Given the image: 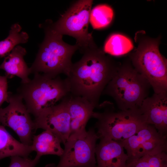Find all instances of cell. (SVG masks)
Returning a JSON list of instances; mask_svg holds the SVG:
<instances>
[{"label": "cell", "instance_id": "6da1fadb", "mask_svg": "<svg viewBox=\"0 0 167 167\" xmlns=\"http://www.w3.org/2000/svg\"><path fill=\"white\" fill-rule=\"evenodd\" d=\"M83 54L80 60L72 63L66 78L70 93L86 99L98 108L103 91L120 65L97 47Z\"/></svg>", "mask_w": 167, "mask_h": 167}, {"label": "cell", "instance_id": "7a4b0ae2", "mask_svg": "<svg viewBox=\"0 0 167 167\" xmlns=\"http://www.w3.org/2000/svg\"><path fill=\"white\" fill-rule=\"evenodd\" d=\"M45 37L32 66L31 74H41L55 78L61 74L68 75L72 63V57L78 49L76 45L64 42L63 36L54 31L48 21L44 25Z\"/></svg>", "mask_w": 167, "mask_h": 167}, {"label": "cell", "instance_id": "3957f363", "mask_svg": "<svg viewBox=\"0 0 167 167\" xmlns=\"http://www.w3.org/2000/svg\"><path fill=\"white\" fill-rule=\"evenodd\" d=\"M151 86L147 79L129 63L120 66L102 95L111 97L120 110L139 109L148 97Z\"/></svg>", "mask_w": 167, "mask_h": 167}, {"label": "cell", "instance_id": "277c9868", "mask_svg": "<svg viewBox=\"0 0 167 167\" xmlns=\"http://www.w3.org/2000/svg\"><path fill=\"white\" fill-rule=\"evenodd\" d=\"M17 91L29 113L35 118L68 95L70 89L66 78L62 79L59 75L52 78L36 74L29 82H21Z\"/></svg>", "mask_w": 167, "mask_h": 167}, {"label": "cell", "instance_id": "5b68a950", "mask_svg": "<svg viewBox=\"0 0 167 167\" xmlns=\"http://www.w3.org/2000/svg\"><path fill=\"white\" fill-rule=\"evenodd\" d=\"M101 112H93L92 118L97 121L95 127L100 138L121 142L128 139L148 124L139 109L116 111L112 103L99 105Z\"/></svg>", "mask_w": 167, "mask_h": 167}, {"label": "cell", "instance_id": "8992f818", "mask_svg": "<svg viewBox=\"0 0 167 167\" xmlns=\"http://www.w3.org/2000/svg\"><path fill=\"white\" fill-rule=\"evenodd\" d=\"M93 1H77L56 22L48 21L51 28L62 36L67 35L76 40L78 49L82 54L96 47L92 34L88 32L90 15Z\"/></svg>", "mask_w": 167, "mask_h": 167}, {"label": "cell", "instance_id": "52a82bcc", "mask_svg": "<svg viewBox=\"0 0 167 167\" xmlns=\"http://www.w3.org/2000/svg\"><path fill=\"white\" fill-rule=\"evenodd\" d=\"M158 43L148 40L140 43L131 55L132 65L149 83L154 93L167 92V62Z\"/></svg>", "mask_w": 167, "mask_h": 167}, {"label": "cell", "instance_id": "ba28073f", "mask_svg": "<svg viewBox=\"0 0 167 167\" xmlns=\"http://www.w3.org/2000/svg\"><path fill=\"white\" fill-rule=\"evenodd\" d=\"M100 137L94 128L71 135L65 143L58 164L45 167H96L97 140Z\"/></svg>", "mask_w": 167, "mask_h": 167}, {"label": "cell", "instance_id": "9c48e42d", "mask_svg": "<svg viewBox=\"0 0 167 167\" xmlns=\"http://www.w3.org/2000/svg\"><path fill=\"white\" fill-rule=\"evenodd\" d=\"M23 101L18 93H9L8 105L4 108H0V123L12 129L21 143L30 146L36 130L33 121Z\"/></svg>", "mask_w": 167, "mask_h": 167}, {"label": "cell", "instance_id": "30bf717a", "mask_svg": "<svg viewBox=\"0 0 167 167\" xmlns=\"http://www.w3.org/2000/svg\"><path fill=\"white\" fill-rule=\"evenodd\" d=\"M70 117L66 96L57 104L44 111L33 121L35 129L49 130L57 135L64 144L70 135Z\"/></svg>", "mask_w": 167, "mask_h": 167}, {"label": "cell", "instance_id": "8fae6325", "mask_svg": "<svg viewBox=\"0 0 167 167\" xmlns=\"http://www.w3.org/2000/svg\"><path fill=\"white\" fill-rule=\"evenodd\" d=\"M139 110L147 123L162 135L167 134V92L154 93L143 101Z\"/></svg>", "mask_w": 167, "mask_h": 167}, {"label": "cell", "instance_id": "7c38bea8", "mask_svg": "<svg viewBox=\"0 0 167 167\" xmlns=\"http://www.w3.org/2000/svg\"><path fill=\"white\" fill-rule=\"evenodd\" d=\"M96 144V167H126L128 156L120 142L100 138Z\"/></svg>", "mask_w": 167, "mask_h": 167}, {"label": "cell", "instance_id": "4fadbf2b", "mask_svg": "<svg viewBox=\"0 0 167 167\" xmlns=\"http://www.w3.org/2000/svg\"><path fill=\"white\" fill-rule=\"evenodd\" d=\"M66 106L70 117V135L86 131L95 106L86 99L70 93L66 96Z\"/></svg>", "mask_w": 167, "mask_h": 167}, {"label": "cell", "instance_id": "5bb4252c", "mask_svg": "<svg viewBox=\"0 0 167 167\" xmlns=\"http://www.w3.org/2000/svg\"><path fill=\"white\" fill-rule=\"evenodd\" d=\"M26 54L25 49L17 45L4 59L0 65V69L4 70L7 78L16 76L21 79V82L26 83L31 80L29 77L31 74L24 60Z\"/></svg>", "mask_w": 167, "mask_h": 167}, {"label": "cell", "instance_id": "9a60e30c", "mask_svg": "<svg viewBox=\"0 0 167 167\" xmlns=\"http://www.w3.org/2000/svg\"><path fill=\"white\" fill-rule=\"evenodd\" d=\"M62 141L53 132L45 130L40 134L34 135L31 146L32 151L41 157L46 155H54L60 156L63 152L61 146Z\"/></svg>", "mask_w": 167, "mask_h": 167}, {"label": "cell", "instance_id": "2e32d148", "mask_svg": "<svg viewBox=\"0 0 167 167\" xmlns=\"http://www.w3.org/2000/svg\"><path fill=\"white\" fill-rule=\"evenodd\" d=\"M32 152L31 146L18 141L10 134L4 126L0 125V160L14 156L27 158Z\"/></svg>", "mask_w": 167, "mask_h": 167}, {"label": "cell", "instance_id": "e0dca14e", "mask_svg": "<svg viewBox=\"0 0 167 167\" xmlns=\"http://www.w3.org/2000/svg\"><path fill=\"white\" fill-rule=\"evenodd\" d=\"M161 135L154 126L148 124L126 139L118 142L121 143L126 151L128 159L143 143Z\"/></svg>", "mask_w": 167, "mask_h": 167}, {"label": "cell", "instance_id": "ac0fdd59", "mask_svg": "<svg viewBox=\"0 0 167 167\" xmlns=\"http://www.w3.org/2000/svg\"><path fill=\"white\" fill-rule=\"evenodd\" d=\"M22 28L18 24L11 27L8 36L0 41V58L7 56L19 44L26 43L29 36L24 32H21Z\"/></svg>", "mask_w": 167, "mask_h": 167}, {"label": "cell", "instance_id": "d6986e66", "mask_svg": "<svg viewBox=\"0 0 167 167\" xmlns=\"http://www.w3.org/2000/svg\"><path fill=\"white\" fill-rule=\"evenodd\" d=\"M133 48L131 41L127 37L119 34H113L106 41L104 51L114 56H120L129 52Z\"/></svg>", "mask_w": 167, "mask_h": 167}, {"label": "cell", "instance_id": "ffe728a7", "mask_svg": "<svg viewBox=\"0 0 167 167\" xmlns=\"http://www.w3.org/2000/svg\"><path fill=\"white\" fill-rule=\"evenodd\" d=\"M113 16V11L110 7L106 5H98L91 10L89 22L94 29L103 28L110 23Z\"/></svg>", "mask_w": 167, "mask_h": 167}, {"label": "cell", "instance_id": "44dd1931", "mask_svg": "<svg viewBox=\"0 0 167 167\" xmlns=\"http://www.w3.org/2000/svg\"><path fill=\"white\" fill-rule=\"evenodd\" d=\"M126 167H167V152L147 154L128 161Z\"/></svg>", "mask_w": 167, "mask_h": 167}, {"label": "cell", "instance_id": "7402d4cb", "mask_svg": "<svg viewBox=\"0 0 167 167\" xmlns=\"http://www.w3.org/2000/svg\"><path fill=\"white\" fill-rule=\"evenodd\" d=\"M41 157L37 155L33 159L19 156H11L8 167H35Z\"/></svg>", "mask_w": 167, "mask_h": 167}, {"label": "cell", "instance_id": "603a6c76", "mask_svg": "<svg viewBox=\"0 0 167 167\" xmlns=\"http://www.w3.org/2000/svg\"><path fill=\"white\" fill-rule=\"evenodd\" d=\"M7 77L0 76V107L5 101L8 103L9 92H7Z\"/></svg>", "mask_w": 167, "mask_h": 167}]
</instances>
